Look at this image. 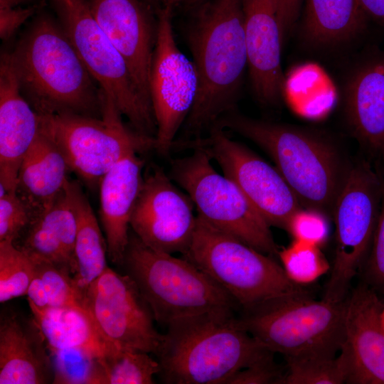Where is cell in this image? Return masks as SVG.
<instances>
[{
	"instance_id": "1",
	"label": "cell",
	"mask_w": 384,
	"mask_h": 384,
	"mask_svg": "<svg viewBox=\"0 0 384 384\" xmlns=\"http://www.w3.org/2000/svg\"><path fill=\"white\" fill-rule=\"evenodd\" d=\"M213 126L257 144L272 159L303 208L333 218L353 164L329 134L316 129L251 118L235 108L223 114Z\"/></svg>"
},
{
	"instance_id": "2",
	"label": "cell",
	"mask_w": 384,
	"mask_h": 384,
	"mask_svg": "<svg viewBox=\"0 0 384 384\" xmlns=\"http://www.w3.org/2000/svg\"><path fill=\"white\" fill-rule=\"evenodd\" d=\"M186 41L198 78V92L183 128L201 139L235 102L247 67L242 0H213L188 24Z\"/></svg>"
},
{
	"instance_id": "3",
	"label": "cell",
	"mask_w": 384,
	"mask_h": 384,
	"mask_svg": "<svg viewBox=\"0 0 384 384\" xmlns=\"http://www.w3.org/2000/svg\"><path fill=\"white\" fill-rule=\"evenodd\" d=\"M270 351L233 312L205 314L166 327L156 353L161 380L172 384H227Z\"/></svg>"
},
{
	"instance_id": "4",
	"label": "cell",
	"mask_w": 384,
	"mask_h": 384,
	"mask_svg": "<svg viewBox=\"0 0 384 384\" xmlns=\"http://www.w3.org/2000/svg\"><path fill=\"white\" fill-rule=\"evenodd\" d=\"M22 92L39 114L100 112V90L62 26L34 22L11 53Z\"/></svg>"
},
{
	"instance_id": "5",
	"label": "cell",
	"mask_w": 384,
	"mask_h": 384,
	"mask_svg": "<svg viewBox=\"0 0 384 384\" xmlns=\"http://www.w3.org/2000/svg\"><path fill=\"white\" fill-rule=\"evenodd\" d=\"M135 282L154 320L170 324L205 314L233 312L234 299L183 257L155 250L129 231L121 265Z\"/></svg>"
},
{
	"instance_id": "6",
	"label": "cell",
	"mask_w": 384,
	"mask_h": 384,
	"mask_svg": "<svg viewBox=\"0 0 384 384\" xmlns=\"http://www.w3.org/2000/svg\"><path fill=\"white\" fill-rule=\"evenodd\" d=\"M181 257L227 292L242 311L277 297L307 292L288 278L274 257L198 216L191 244Z\"/></svg>"
},
{
	"instance_id": "7",
	"label": "cell",
	"mask_w": 384,
	"mask_h": 384,
	"mask_svg": "<svg viewBox=\"0 0 384 384\" xmlns=\"http://www.w3.org/2000/svg\"><path fill=\"white\" fill-rule=\"evenodd\" d=\"M345 299L316 300L307 291L269 300L238 319L263 346L284 358L336 356L343 341Z\"/></svg>"
},
{
	"instance_id": "8",
	"label": "cell",
	"mask_w": 384,
	"mask_h": 384,
	"mask_svg": "<svg viewBox=\"0 0 384 384\" xmlns=\"http://www.w3.org/2000/svg\"><path fill=\"white\" fill-rule=\"evenodd\" d=\"M100 117L70 112L39 114L40 131L63 153L70 171L90 186L132 153L154 148L155 139L130 129L112 101L100 93Z\"/></svg>"
},
{
	"instance_id": "9",
	"label": "cell",
	"mask_w": 384,
	"mask_h": 384,
	"mask_svg": "<svg viewBox=\"0 0 384 384\" xmlns=\"http://www.w3.org/2000/svg\"><path fill=\"white\" fill-rule=\"evenodd\" d=\"M206 149L173 159L169 174L192 200L197 216L255 249L277 257L270 226L239 187L213 166Z\"/></svg>"
},
{
	"instance_id": "10",
	"label": "cell",
	"mask_w": 384,
	"mask_h": 384,
	"mask_svg": "<svg viewBox=\"0 0 384 384\" xmlns=\"http://www.w3.org/2000/svg\"><path fill=\"white\" fill-rule=\"evenodd\" d=\"M62 27L82 63L134 130L155 139L151 105L139 92L119 51L99 26L85 0H58Z\"/></svg>"
},
{
	"instance_id": "11",
	"label": "cell",
	"mask_w": 384,
	"mask_h": 384,
	"mask_svg": "<svg viewBox=\"0 0 384 384\" xmlns=\"http://www.w3.org/2000/svg\"><path fill=\"white\" fill-rule=\"evenodd\" d=\"M383 179L366 159L353 164L333 215L336 246L323 297L326 300L343 301L353 279L361 272L380 215Z\"/></svg>"
},
{
	"instance_id": "12",
	"label": "cell",
	"mask_w": 384,
	"mask_h": 384,
	"mask_svg": "<svg viewBox=\"0 0 384 384\" xmlns=\"http://www.w3.org/2000/svg\"><path fill=\"white\" fill-rule=\"evenodd\" d=\"M173 8L158 11L156 38L150 67L149 90L156 124L154 149L166 155L183 126L198 92L193 60L177 46L172 27Z\"/></svg>"
},
{
	"instance_id": "13",
	"label": "cell",
	"mask_w": 384,
	"mask_h": 384,
	"mask_svg": "<svg viewBox=\"0 0 384 384\" xmlns=\"http://www.w3.org/2000/svg\"><path fill=\"white\" fill-rule=\"evenodd\" d=\"M210 129L208 137L193 140L191 146L206 149L270 226L285 230L293 214L303 207L279 171L247 146L229 137L224 129L215 126Z\"/></svg>"
},
{
	"instance_id": "14",
	"label": "cell",
	"mask_w": 384,
	"mask_h": 384,
	"mask_svg": "<svg viewBox=\"0 0 384 384\" xmlns=\"http://www.w3.org/2000/svg\"><path fill=\"white\" fill-rule=\"evenodd\" d=\"M83 306L106 341L156 355L164 334L134 280L107 267L86 289Z\"/></svg>"
},
{
	"instance_id": "15",
	"label": "cell",
	"mask_w": 384,
	"mask_h": 384,
	"mask_svg": "<svg viewBox=\"0 0 384 384\" xmlns=\"http://www.w3.org/2000/svg\"><path fill=\"white\" fill-rule=\"evenodd\" d=\"M195 209L189 196L176 187L162 169L154 166L144 174L130 228L146 246L182 255L194 235Z\"/></svg>"
},
{
	"instance_id": "16",
	"label": "cell",
	"mask_w": 384,
	"mask_h": 384,
	"mask_svg": "<svg viewBox=\"0 0 384 384\" xmlns=\"http://www.w3.org/2000/svg\"><path fill=\"white\" fill-rule=\"evenodd\" d=\"M342 102L348 130L384 176V50L370 48L353 65L343 85Z\"/></svg>"
},
{
	"instance_id": "17",
	"label": "cell",
	"mask_w": 384,
	"mask_h": 384,
	"mask_svg": "<svg viewBox=\"0 0 384 384\" xmlns=\"http://www.w3.org/2000/svg\"><path fill=\"white\" fill-rule=\"evenodd\" d=\"M384 299L361 282L345 299L343 341L350 363L348 383L384 384Z\"/></svg>"
},
{
	"instance_id": "18",
	"label": "cell",
	"mask_w": 384,
	"mask_h": 384,
	"mask_svg": "<svg viewBox=\"0 0 384 384\" xmlns=\"http://www.w3.org/2000/svg\"><path fill=\"white\" fill-rule=\"evenodd\" d=\"M142 0H88L95 20L124 58L142 97L151 105L149 80L156 38Z\"/></svg>"
},
{
	"instance_id": "19",
	"label": "cell",
	"mask_w": 384,
	"mask_h": 384,
	"mask_svg": "<svg viewBox=\"0 0 384 384\" xmlns=\"http://www.w3.org/2000/svg\"><path fill=\"white\" fill-rule=\"evenodd\" d=\"M250 80L264 106H275L283 97L285 78L281 63L284 39L275 0H242Z\"/></svg>"
},
{
	"instance_id": "20",
	"label": "cell",
	"mask_w": 384,
	"mask_h": 384,
	"mask_svg": "<svg viewBox=\"0 0 384 384\" xmlns=\"http://www.w3.org/2000/svg\"><path fill=\"white\" fill-rule=\"evenodd\" d=\"M40 132L38 113L23 94L11 53L0 63V186L16 190L21 162Z\"/></svg>"
},
{
	"instance_id": "21",
	"label": "cell",
	"mask_w": 384,
	"mask_h": 384,
	"mask_svg": "<svg viewBox=\"0 0 384 384\" xmlns=\"http://www.w3.org/2000/svg\"><path fill=\"white\" fill-rule=\"evenodd\" d=\"M50 353L33 317L13 309L1 313L0 384L53 383Z\"/></svg>"
},
{
	"instance_id": "22",
	"label": "cell",
	"mask_w": 384,
	"mask_h": 384,
	"mask_svg": "<svg viewBox=\"0 0 384 384\" xmlns=\"http://www.w3.org/2000/svg\"><path fill=\"white\" fill-rule=\"evenodd\" d=\"M144 160L132 153L117 162L100 183V217L107 255L121 266L129 242L130 220L144 178Z\"/></svg>"
},
{
	"instance_id": "23",
	"label": "cell",
	"mask_w": 384,
	"mask_h": 384,
	"mask_svg": "<svg viewBox=\"0 0 384 384\" xmlns=\"http://www.w3.org/2000/svg\"><path fill=\"white\" fill-rule=\"evenodd\" d=\"M76 232V216L65 187L27 228L20 248L32 258L50 262L73 277Z\"/></svg>"
},
{
	"instance_id": "24",
	"label": "cell",
	"mask_w": 384,
	"mask_h": 384,
	"mask_svg": "<svg viewBox=\"0 0 384 384\" xmlns=\"http://www.w3.org/2000/svg\"><path fill=\"white\" fill-rule=\"evenodd\" d=\"M70 171L58 146L40 131L21 162L16 191L40 213L65 190Z\"/></svg>"
},
{
	"instance_id": "25",
	"label": "cell",
	"mask_w": 384,
	"mask_h": 384,
	"mask_svg": "<svg viewBox=\"0 0 384 384\" xmlns=\"http://www.w3.org/2000/svg\"><path fill=\"white\" fill-rule=\"evenodd\" d=\"M368 20L358 0H306L301 37L313 48L335 47L361 35Z\"/></svg>"
},
{
	"instance_id": "26",
	"label": "cell",
	"mask_w": 384,
	"mask_h": 384,
	"mask_svg": "<svg viewBox=\"0 0 384 384\" xmlns=\"http://www.w3.org/2000/svg\"><path fill=\"white\" fill-rule=\"evenodd\" d=\"M66 188L77 220L74 247L75 272L72 279L83 299L87 287L108 267L107 245L80 185L75 181L69 180Z\"/></svg>"
},
{
	"instance_id": "27",
	"label": "cell",
	"mask_w": 384,
	"mask_h": 384,
	"mask_svg": "<svg viewBox=\"0 0 384 384\" xmlns=\"http://www.w3.org/2000/svg\"><path fill=\"white\" fill-rule=\"evenodd\" d=\"M28 305L49 351L85 348L103 355L108 342L85 307L63 306L40 309L30 303Z\"/></svg>"
},
{
	"instance_id": "28",
	"label": "cell",
	"mask_w": 384,
	"mask_h": 384,
	"mask_svg": "<svg viewBox=\"0 0 384 384\" xmlns=\"http://www.w3.org/2000/svg\"><path fill=\"white\" fill-rule=\"evenodd\" d=\"M33 259L35 270L26 294L28 303L40 309L84 307L82 297L75 289L71 274L50 262Z\"/></svg>"
},
{
	"instance_id": "29",
	"label": "cell",
	"mask_w": 384,
	"mask_h": 384,
	"mask_svg": "<svg viewBox=\"0 0 384 384\" xmlns=\"http://www.w3.org/2000/svg\"><path fill=\"white\" fill-rule=\"evenodd\" d=\"M286 368L281 384L348 383L350 363L346 352L338 356L313 355L284 358Z\"/></svg>"
},
{
	"instance_id": "30",
	"label": "cell",
	"mask_w": 384,
	"mask_h": 384,
	"mask_svg": "<svg viewBox=\"0 0 384 384\" xmlns=\"http://www.w3.org/2000/svg\"><path fill=\"white\" fill-rule=\"evenodd\" d=\"M49 351L54 384H107L102 353L85 348Z\"/></svg>"
},
{
	"instance_id": "31",
	"label": "cell",
	"mask_w": 384,
	"mask_h": 384,
	"mask_svg": "<svg viewBox=\"0 0 384 384\" xmlns=\"http://www.w3.org/2000/svg\"><path fill=\"white\" fill-rule=\"evenodd\" d=\"M150 353L109 343L102 355L107 384H152L161 366Z\"/></svg>"
},
{
	"instance_id": "32",
	"label": "cell",
	"mask_w": 384,
	"mask_h": 384,
	"mask_svg": "<svg viewBox=\"0 0 384 384\" xmlns=\"http://www.w3.org/2000/svg\"><path fill=\"white\" fill-rule=\"evenodd\" d=\"M35 262L11 240L0 241V302L27 294Z\"/></svg>"
},
{
	"instance_id": "33",
	"label": "cell",
	"mask_w": 384,
	"mask_h": 384,
	"mask_svg": "<svg viewBox=\"0 0 384 384\" xmlns=\"http://www.w3.org/2000/svg\"><path fill=\"white\" fill-rule=\"evenodd\" d=\"M277 257L288 278L303 287L331 268L321 247L303 241L293 240L287 247L279 250Z\"/></svg>"
},
{
	"instance_id": "34",
	"label": "cell",
	"mask_w": 384,
	"mask_h": 384,
	"mask_svg": "<svg viewBox=\"0 0 384 384\" xmlns=\"http://www.w3.org/2000/svg\"><path fill=\"white\" fill-rule=\"evenodd\" d=\"M38 213L16 191H6L0 186V241L14 242Z\"/></svg>"
},
{
	"instance_id": "35",
	"label": "cell",
	"mask_w": 384,
	"mask_h": 384,
	"mask_svg": "<svg viewBox=\"0 0 384 384\" xmlns=\"http://www.w3.org/2000/svg\"><path fill=\"white\" fill-rule=\"evenodd\" d=\"M329 218L319 210L302 208L291 217L285 230L294 240L321 247L329 235Z\"/></svg>"
},
{
	"instance_id": "36",
	"label": "cell",
	"mask_w": 384,
	"mask_h": 384,
	"mask_svg": "<svg viewBox=\"0 0 384 384\" xmlns=\"http://www.w3.org/2000/svg\"><path fill=\"white\" fill-rule=\"evenodd\" d=\"M362 282L384 299V179L380 215L367 258L361 270Z\"/></svg>"
},
{
	"instance_id": "37",
	"label": "cell",
	"mask_w": 384,
	"mask_h": 384,
	"mask_svg": "<svg viewBox=\"0 0 384 384\" xmlns=\"http://www.w3.org/2000/svg\"><path fill=\"white\" fill-rule=\"evenodd\" d=\"M274 354L272 351L267 352L237 372L227 384H281L285 370L276 363Z\"/></svg>"
},
{
	"instance_id": "38",
	"label": "cell",
	"mask_w": 384,
	"mask_h": 384,
	"mask_svg": "<svg viewBox=\"0 0 384 384\" xmlns=\"http://www.w3.org/2000/svg\"><path fill=\"white\" fill-rule=\"evenodd\" d=\"M14 0H0V36L9 39L34 11V7L15 8Z\"/></svg>"
},
{
	"instance_id": "39",
	"label": "cell",
	"mask_w": 384,
	"mask_h": 384,
	"mask_svg": "<svg viewBox=\"0 0 384 384\" xmlns=\"http://www.w3.org/2000/svg\"><path fill=\"white\" fill-rule=\"evenodd\" d=\"M304 0H275L283 39L292 31L299 16Z\"/></svg>"
},
{
	"instance_id": "40",
	"label": "cell",
	"mask_w": 384,
	"mask_h": 384,
	"mask_svg": "<svg viewBox=\"0 0 384 384\" xmlns=\"http://www.w3.org/2000/svg\"><path fill=\"white\" fill-rule=\"evenodd\" d=\"M358 1L368 18L373 20L384 29V0Z\"/></svg>"
},
{
	"instance_id": "41",
	"label": "cell",
	"mask_w": 384,
	"mask_h": 384,
	"mask_svg": "<svg viewBox=\"0 0 384 384\" xmlns=\"http://www.w3.org/2000/svg\"><path fill=\"white\" fill-rule=\"evenodd\" d=\"M144 2H147L152 4L162 5V7L168 4L169 0H142Z\"/></svg>"
},
{
	"instance_id": "42",
	"label": "cell",
	"mask_w": 384,
	"mask_h": 384,
	"mask_svg": "<svg viewBox=\"0 0 384 384\" xmlns=\"http://www.w3.org/2000/svg\"><path fill=\"white\" fill-rule=\"evenodd\" d=\"M183 1L185 0H169L168 4L174 9L175 6L178 5Z\"/></svg>"
},
{
	"instance_id": "43",
	"label": "cell",
	"mask_w": 384,
	"mask_h": 384,
	"mask_svg": "<svg viewBox=\"0 0 384 384\" xmlns=\"http://www.w3.org/2000/svg\"><path fill=\"white\" fill-rule=\"evenodd\" d=\"M382 321L384 325V305H383V312H382Z\"/></svg>"
},
{
	"instance_id": "44",
	"label": "cell",
	"mask_w": 384,
	"mask_h": 384,
	"mask_svg": "<svg viewBox=\"0 0 384 384\" xmlns=\"http://www.w3.org/2000/svg\"><path fill=\"white\" fill-rule=\"evenodd\" d=\"M189 1H196L197 0H188Z\"/></svg>"
},
{
	"instance_id": "45",
	"label": "cell",
	"mask_w": 384,
	"mask_h": 384,
	"mask_svg": "<svg viewBox=\"0 0 384 384\" xmlns=\"http://www.w3.org/2000/svg\"><path fill=\"white\" fill-rule=\"evenodd\" d=\"M54 1H58V0H53Z\"/></svg>"
}]
</instances>
